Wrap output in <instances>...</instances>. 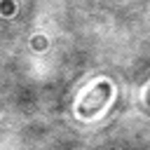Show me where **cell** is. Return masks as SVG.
I'll return each mask as SVG.
<instances>
[{
    "mask_svg": "<svg viewBox=\"0 0 150 150\" xmlns=\"http://www.w3.org/2000/svg\"><path fill=\"white\" fill-rule=\"evenodd\" d=\"M110 91L112 89H108V91H103L98 98H94V91H89L84 98H82V103H80V108H77V112L82 115V117H89V115H94V112H98L105 103H108V98H110Z\"/></svg>",
    "mask_w": 150,
    "mask_h": 150,
    "instance_id": "obj_1",
    "label": "cell"
}]
</instances>
